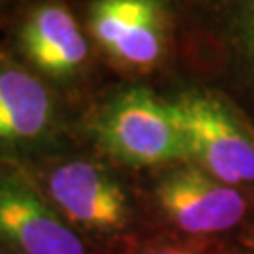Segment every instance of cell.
<instances>
[{
  "label": "cell",
  "instance_id": "6da1fadb",
  "mask_svg": "<svg viewBox=\"0 0 254 254\" xmlns=\"http://www.w3.org/2000/svg\"><path fill=\"white\" fill-rule=\"evenodd\" d=\"M9 166H15L81 236L108 237L127 228L130 218L127 192L100 160L59 151Z\"/></svg>",
  "mask_w": 254,
  "mask_h": 254
},
{
  "label": "cell",
  "instance_id": "7a4b0ae2",
  "mask_svg": "<svg viewBox=\"0 0 254 254\" xmlns=\"http://www.w3.org/2000/svg\"><path fill=\"white\" fill-rule=\"evenodd\" d=\"M91 132L104 153L125 166H158L189 158L170 102L147 89H128L102 104Z\"/></svg>",
  "mask_w": 254,
  "mask_h": 254
},
{
  "label": "cell",
  "instance_id": "3957f363",
  "mask_svg": "<svg viewBox=\"0 0 254 254\" xmlns=\"http://www.w3.org/2000/svg\"><path fill=\"white\" fill-rule=\"evenodd\" d=\"M64 121L42 75L0 53V164H21L63 149Z\"/></svg>",
  "mask_w": 254,
  "mask_h": 254
},
{
  "label": "cell",
  "instance_id": "277c9868",
  "mask_svg": "<svg viewBox=\"0 0 254 254\" xmlns=\"http://www.w3.org/2000/svg\"><path fill=\"white\" fill-rule=\"evenodd\" d=\"M170 108L198 168L226 185L254 181V137L220 98L187 92Z\"/></svg>",
  "mask_w": 254,
  "mask_h": 254
},
{
  "label": "cell",
  "instance_id": "5b68a950",
  "mask_svg": "<svg viewBox=\"0 0 254 254\" xmlns=\"http://www.w3.org/2000/svg\"><path fill=\"white\" fill-rule=\"evenodd\" d=\"M0 254H89L85 237L9 164H0Z\"/></svg>",
  "mask_w": 254,
  "mask_h": 254
},
{
  "label": "cell",
  "instance_id": "8992f818",
  "mask_svg": "<svg viewBox=\"0 0 254 254\" xmlns=\"http://www.w3.org/2000/svg\"><path fill=\"white\" fill-rule=\"evenodd\" d=\"M21 15L19 51L38 75L73 83L89 72L91 44L64 0H28Z\"/></svg>",
  "mask_w": 254,
  "mask_h": 254
},
{
  "label": "cell",
  "instance_id": "52a82bcc",
  "mask_svg": "<svg viewBox=\"0 0 254 254\" xmlns=\"http://www.w3.org/2000/svg\"><path fill=\"white\" fill-rule=\"evenodd\" d=\"M160 0H91L87 27L111 63L145 72L160 63L166 49V17Z\"/></svg>",
  "mask_w": 254,
  "mask_h": 254
},
{
  "label": "cell",
  "instance_id": "ba28073f",
  "mask_svg": "<svg viewBox=\"0 0 254 254\" xmlns=\"http://www.w3.org/2000/svg\"><path fill=\"white\" fill-rule=\"evenodd\" d=\"M156 200L175 226L194 236L226 232L247 211L241 192L198 166L168 173L156 187Z\"/></svg>",
  "mask_w": 254,
  "mask_h": 254
},
{
  "label": "cell",
  "instance_id": "9c48e42d",
  "mask_svg": "<svg viewBox=\"0 0 254 254\" xmlns=\"http://www.w3.org/2000/svg\"><path fill=\"white\" fill-rule=\"evenodd\" d=\"M141 254H200L194 247L181 245V243H154L143 249Z\"/></svg>",
  "mask_w": 254,
  "mask_h": 254
},
{
  "label": "cell",
  "instance_id": "30bf717a",
  "mask_svg": "<svg viewBox=\"0 0 254 254\" xmlns=\"http://www.w3.org/2000/svg\"><path fill=\"white\" fill-rule=\"evenodd\" d=\"M251 28H253V36H254V0H253V17H251Z\"/></svg>",
  "mask_w": 254,
  "mask_h": 254
},
{
  "label": "cell",
  "instance_id": "8fae6325",
  "mask_svg": "<svg viewBox=\"0 0 254 254\" xmlns=\"http://www.w3.org/2000/svg\"><path fill=\"white\" fill-rule=\"evenodd\" d=\"M4 2H11V0H0V4H4Z\"/></svg>",
  "mask_w": 254,
  "mask_h": 254
}]
</instances>
